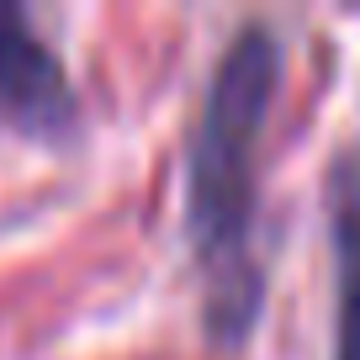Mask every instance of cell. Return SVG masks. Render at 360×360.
Wrapping results in <instances>:
<instances>
[{
	"mask_svg": "<svg viewBox=\"0 0 360 360\" xmlns=\"http://www.w3.org/2000/svg\"><path fill=\"white\" fill-rule=\"evenodd\" d=\"M0 112L22 122L27 133H48V138L75 127L79 117L58 53L11 0H0Z\"/></svg>",
	"mask_w": 360,
	"mask_h": 360,
	"instance_id": "2",
	"label": "cell"
},
{
	"mask_svg": "<svg viewBox=\"0 0 360 360\" xmlns=\"http://www.w3.org/2000/svg\"><path fill=\"white\" fill-rule=\"evenodd\" d=\"M328 228H334V360H360V138L328 165Z\"/></svg>",
	"mask_w": 360,
	"mask_h": 360,
	"instance_id": "3",
	"label": "cell"
},
{
	"mask_svg": "<svg viewBox=\"0 0 360 360\" xmlns=\"http://www.w3.org/2000/svg\"><path fill=\"white\" fill-rule=\"evenodd\" d=\"M281 75V43L265 22L233 27L202 90L186 148V228L207 270V323L238 339L259 307V265L249 255L255 223V148Z\"/></svg>",
	"mask_w": 360,
	"mask_h": 360,
	"instance_id": "1",
	"label": "cell"
}]
</instances>
